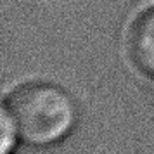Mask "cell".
Listing matches in <instances>:
<instances>
[{
  "instance_id": "7a4b0ae2",
  "label": "cell",
  "mask_w": 154,
  "mask_h": 154,
  "mask_svg": "<svg viewBox=\"0 0 154 154\" xmlns=\"http://www.w3.org/2000/svg\"><path fill=\"white\" fill-rule=\"evenodd\" d=\"M130 54L140 69L154 76V9L135 21L130 31Z\"/></svg>"
},
{
  "instance_id": "3957f363",
  "label": "cell",
  "mask_w": 154,
  "mask_h": 154,
  "mask_svg": "<svg viewBox=\"0 0 154 154\" xmlns=\"http://www.w3.org/2000/svg\"><path fill=\"white\" fill-rule=\"evenodd\" d=\"M14 133H16L14 121H12L7 109H4V112H2V154L11 152L12 144H14Z\"/></svg>"
},
{
  "instance_id": "6da1fadb",
  "label": "cell",
  "mask_w": 154,
  "mask_h": 154,
  "mask_svg": "<svg viewBox=\"0 0 154 154\" xmlns=\"http://www.w3.org/2000/svg\"><path fill=\"white\" fill-rule=\"evenodd\" d=\"M23 139L35 146L63 139L76 121V107L59 87L29 83L11 95L5 107Z\"/></svg>"
}]
</instances>
